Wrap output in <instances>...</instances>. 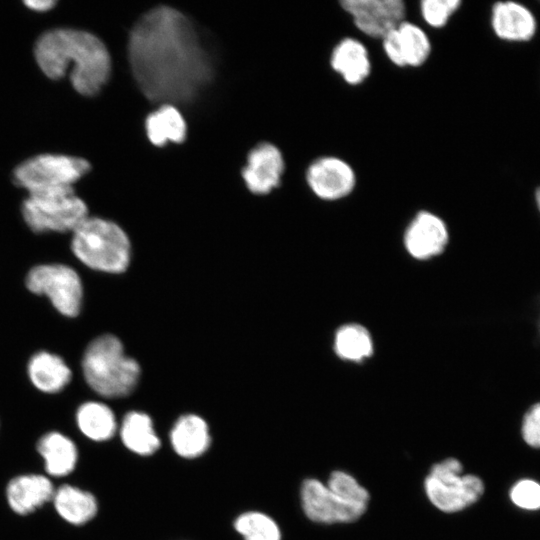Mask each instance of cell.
<instances>
[{
  "label": "cell",
  "instance_id": "obj_1",
  "mask_svg": "<svg viewBox=\"0 0 540 540\" xmlns=\"http://www.w3.org/2000/svg\"><path fill=\"white\" fill-rule=\"evenodd\" d=\"M133 77L147 99L160 104L191 101L212 76V65L192 22L158 6L133 25L128 40Z\"/></svg>",
  "mask_w": 540,
  "mask_h": 540
},
{
  "label": "cell",
  "instance_id": "obj_2",
  "mask_svg": "<svg viewBox=\"0 0 540 540\" xmlns=\"http://www.w3.org/2000/svg\"><path fill=\"white\" fill-rule=\"evenodd\" d=\"M34 54L42 72L53 80L62 78L71 65V84L84 96L97 94L111 73V58L105 44L83 30H49L37 40Z\"/></svg>",
  "mask_w": 540,
  "mask_h": 540
},
{
  "label": "cell",
  "instance_id": "obj_3",
  "mask_svg": "<svg viewBox=\"0 0 540 540\" xmlns=\"http://www.w3.org/2000/svg\"><path fill=\"white\" fill-rule=\"evenodd\" d=\"M84 378L100 396L118 398L130 394L140 377L137 361L124 353L114 335H102L86 348L82 359Z\"/></svg>",
  "mask_w": 540,
  "mask_h": 540
},
{
  "label": "cell",
  "instance_id": "obj_4",
  "mask_svg": "<svg viewBox=\"0 0 540 540\" xmlns=\"http://www.w3.org/2000/svg\"><path fill=\"white\" fill-rule=\"evenodd\" d=\"M74 255L91 269L124 272L130 262V242L116 223L87 217L74 231L71 241Z\"/></svg>",
  "mask_w": 540,
  "mask_h": 540
},
{
  "label": "cell",
  "instance_id": "obj_5",
  "mask_svg": "<svg viewBox=\"0 0 540 540\" xmlns=\"http://www.w3.org/2000/svg\"><path fill=\"white\" fill-rule=\"evenodd\" d=\"M22 214L36 233H63L73 232L88 217V208L74 189L68 188L29 194L23 202Z\"/></svg>",
  "mask_w": 540,
  "mask_h": 540
},
{
  "label": "cell",
  "instance_id": "obj_6",
  "mask_svg": "<svg viewBox=\"0 0 540 540\" xmlns=\"http://www.w3.org/2000/svg\"><path fill=\"white\" fill-rule=\"evenodd\" d=\"M424 490L438 510L455 513L477 502L484 492V484L478 476L463 474L462 463L449 457L431 467L424 480Z\"/></svg>",
  "mask_w": 540,
  "mask_h": 540
},
{
  "label": "cell",
  "instance_id": "obj_7",
  "mask_svg": "<svg viewBox=\"0 0 540 540\" xmlns=\"http://www.w3.org/2000/svg\"><path fill=\"white\" fill-rule=\"evenodd\" d=\"M90 168L83 158L42 154L18 165L13 176L18 186L32 194L73 188Z\"/></svg>",
  "mask_w": 540,
  "mask_h": 540
},
{
  "label": "cell",
  "instance_id": "obj_8",
  "mask_svg": "<svg viewBox=\"0 0 540 540\" xmlns=\"http://www.w3.org/2000/svg\"><path fill=\"white\" fill-rule=\"evenodd\" d=\"M29 291L46 295L62 315L75 317L79 314L83 286L77 272L64 264H42L33 267L26 276Z\"/></svg>",
  "mask_w": 540,
  "mask_h": 540
},
{
  "label": "cell",
  "instance_id": "obj_9",
  "mask_svg": "<svg viewBox=\"0 0 540 540\" xmlns=\"http://www.w3.org/2000/svg\"><path fill=\"white\" fill-rule=\"evenodd\" d=\"M300 497L305 515L320 524L352 523L367 510L315 478L303 481Z\"/></svg>",
  "mask_w": 540,
  "mask_h": 540
},
{
  "label": "cell",
  "instance_id": "obj_10",
  "mask_svg": "<svg viewBox=\"0 0 540 540\" xmlns=\"http://www.w3.org/2000/svg\"><path fill=\"white\" fill-rule=\"evenodd\" d=\"M341 8L364 35L382 40L406 20L402 0H342Z\"/></svg>",
  "mask_w": 540,
  "mask_h": 540
},
{
  "label": "cell",
  "instance_id": "obj_11",
  "mask_svg": "<svg viewBox=\"0 0 540 540\" xmlns=\"http://www.w3.org/2000/svg\"><path fill=\"white\" fill-rule=\"evenodd\" d=\"M305 178L308 187L320 199L336 201L350 195L357 183L353 167L337 156H321L307 167Z\"/></svg>",
  "mask_w": 540,
  "mask_h": 540
},
{
  "label": "cell",
  "instance_id": "obj_12",
  "mask_svg": "<svg viewBox=\"0 0 540 540\" xmlns=\"http://www.w3.org/2000/svg\"><path fill=\"white\" fill-rule=\"evenodd\" d=\"M389 61L397 67L416 68L426 63L432 45L426 32L417 24L403 21L382 40Z\"/></svg>",
  "mask_w": 540,
  "mask_h": 540
},
{
  "label": "cell",
  "instance_id": "obj_13",
  "mask_svg": "<svg viewBox=\"0 0 540 540\" xmlns=\"http://www.w3.org/2000/svg\"><path fill=\"white\" fill-rule=\"evenodd\" d=\"M285 164L281 151L268 142L256 145L248 154L242 177L255 194H267L281 183Z\"/></svg>",
  "mask_w": 540,
  "mask_h": 540
},
{
  "label": "cell",
  "instance_id": "obj_14",
  "mask_svg": "<svg viewBox=\"0 0 540 540\" xmlns=\"http://www.w3.org/2000/svg\"><path fill=\"white\" fill-rule=\"evenodd\" d=\"M449 240L445 222L436 214L420 211L408 225L404 243L407 251L416 259H429L440 254Z\"/></svg>",
  "mask_w": 540,
  "mask_h": 540
},
{
  "label": "cell",
  "instance_id": "obj_15",
  "mask_svg": "<svg viewBox=\"0 0 540 540\" xmlns=\"http://www.w3.org/2000/svg\"><path fill=\"white\" fill-rule=\"evenodd\" d=\"M329 63L332 70L351 86L362 84L371 73L369 52L353 37H345L334 46Z\"/></svg>",
  "mask_w": 540,
  "mask_h": 540
},
{
  "label": "cell",
  "instance_id": "obj_16",
  "mask_svg": "<svg viewBox=\"0 0 540 540\" xmlns=\"http://www.w3.org/2000/svg\"><path fill=\"white\" fill-rule=\"evenodd\" d=\"M54 487L50 479L40 474L20 475L10 480L6 497L10 508L27 515L52 500Z\"/></svg>",
  "mask_w": 540,
  "mask_h": 540
},
{
  "label": "cell",
  "instance_id": "obj_17",
  "mask_svg": "<svg viewBox=\"0 0 540 540\" xmlns=\"http://www.w3.org/2000/svg\"><path fill=\"white\" fill-rule=\"evenodd\" d=\"M491 26L494 33L503 40L527 41L535 34L536 20L524 5L502 1L492 7Z\"/></svg>",
  "mask_w": 540,
  "mask_h": 540
},
{
  "label": "cell",
  "instance_id": "obj_18",
  "mask_svg": "<svg viewBox=\"0 0 540 540\" xmlns=\"http://www.w3.org/2000/svg\"><path fill=\"white\" fill-rule=\"evenodd\" d=\"M27 372L32 384L44 393L60 392L72 377L65 361L47 351H39L30 358Z\"/></svg>",
  "mask_w": 540,
  "mask_h": 540
},
{
  "label": "cell",
  "instance_id": "obj_19",
  "mask_svg": "<svg viewBox=\"0 0 540 540\" xmlns=\"http://www.w3.org/2000/svg\"><path fill=\"white\" fill-rule=\"evenodd\" d=\"M37 450L44 459L46 472L54 477L70 474L77 463L78 451L74 442L60 432H49L43 435Z\"/></svg>",
  "mask_w": 540,
  "mask_h": 540
},
{
  "label": "cell",
  "instance_id": "obj_20",
  "mask_svg": "<svg viewBox=\"0 0 540 540\" xmlns=\"http://www.w3.org/2000/svg\"><path fill=\"white\" fill-rule=\"evenodd\" d=\"M170 439L175 452L185 458L200 456L210 444L207 423L193 414L181 416L177 420L171 430Z\"/></svg>",
  "mask_w": 540,
  "mask_h": 540
},
{
  "label": "cell",
  "instance_id": "obj_21",
  "mask_svg": "<svg viewBox=\"0 0 540 540\" xmlns=\"http://www.w3.org/2000/svg\"><path fill=\"white\" fill-rule=\"evenodd\" d=\"M52 501L60 517L73 525L85 524L97 513L94 495L72 485L65 484L55 490Z\"/></svg>",
  "mask_w": 540,
  "mask_h": 540
},
{
  "label": "cell",
  "instance_id": "obj_22",
  "mask_svg": "<svg viewBox=\"0 0 540 540\" xmlns=\"http://www.w3.org/2000/svg\"><path fill=\"white\" fill-rule=\"evenodd\" d=\"M150 142L163 146L167 142L181 143L186 137V123L179 110L172 104H162L151 112L145 121Z\"/></svg>",
  "mask_w": 540,
  "mask_h": 540
},
{
  "label": "cell",
  "instance_id": "obj_23",
  "mask_svg": "<svg viewBox=\"0 0 540 540\" xmlns=\"http://www.w3.org/2000/svg\"><path fill=\"white\" fill-rule=\"evenodd\" d=\"M121 438L128 449L140 455H150L160 446L150 417L142 412L132 411L125 415Z\"/></svg>",
  "mask_w": 540,
  "mask_h": 540
},
{
  "label": "cell",
  "instance_id": "obj_24",
  "mask_svg": "<svg viewBox=\"0 0 540 540\" xmlns=\"http://www.w3.org/2000/svg\"><path fill=\"white\" fill-rule=\"evenodd\" d=\"M80 431L94 441L110 439L116 430V419L112 410L101 402L83 403L76 412Z\"/></svg>",
  "mask_w": 540,
  "mask_h": 540
},
{
  "label": "cell",
  "instance_id": "obj_25",
  "mask_svg": "<svg viewBox=\"0 0 540 540\" xmlns=\"http://www.w3.org/2000/svg\"><path fill=\"white\" fill-rule=\"evenodd\" d=\"M334 346L337 355L349 361H362L373 352L369 332L355 324L343 326L337 331Z\"/></svg>",
  "mask_w": 540,
  "mask_h": 540
},
{
  "label": "cell",
  "instance_id": "obj_26",
  "mask_svg": "<svg viewBox=\"0 0 540 540\" xmlns=\"http://www.w3.org/2000/svg\"><path fill=\"white\" fill-rule=\"evenodd\" d=\"M235 529L244 540H281V532L277 523L266 514L246 512L234 523Z\"/></svg>",
  "mask_w": 540,
  "mask_h": 540
},
{
  "label": "cell",
  "instance_id": "obj_27",
  "mask_svg": "<svg viewBox=\"0 0 540 540\" xmlns=\"http://www.w3.org/2000/svg\"><path fill=\"white\" fill-rule=\"evenodd\" d=\"M460 5V0H423L420 13L427 25L439 29L448 24Z\"/></svg>",
  "mask_w": 540,
  "mask_h": 540
},
{
  "label": "cell",
  "instance_id": "obj_28",
  "mask_svg": "<svg viewBox=\"0 0 540 540\" xmlns=\"http://www.w3.org/2000/svg\"><path fill=\"white\" fill-rule=\"evenodd\" d=\"M510 498L520 508L540 509V484L529 479L518 481L510 491Z\"/></svg>",
  "mask_w": 540,
  "mask_h": 540
},
{
  "label": "cell",
  "instance_id": "obj_29",
  "mask_svg": "<svg viewBox=\"0 0 540 540\" xmlns=\"http://www.w3.org/2000/svg\"><path fill=\"white\" fill-rule=\"evenodd\" d=\"M522 436L527 444L540 448V402L533 404L522 420Z\"/></svg>",
  "mask_w": 540,
  "mask_h": 540
},
{
  "label": "cell",
  "instance_id": "obj_30",
  "mask_svg": "<svg viewBox=\"0 0 540 540\" xmlns=\"http://www.w3.org/2000/svg\"><path fill=\"white\" fill-rule=\"evenodd\" d=\"M24 4L29 8L37 12H44L56 5L55 1L52 0H30L25 1Z\"/></svg>",
  "mask_w": 540,
  "mask_h": 540
},
{
  "label": "cell",
  "instance_id": "obj_31",
  "mask_svg": "<svg viewBox=\"0 0 540 540\" xmlns=\"http://www.w3.org/2000/svg\"><path fill=\"white\" fill-rule=\"evenodd\" d=\"M537 304H538L537 305L538 314H537V317L535 319V329H536V333H537L538 338H540V297L537 300Z\"/></svg>",
  "mask_w": 540,
  "mask_h": 540
},
{
  "label": "cell",
  "instance_id": "obj_32",
  "mask_svg": "<svg viewBox=\"0 0 540 540\" xmlns=\"http://www.w3.org/2000/svg\"><path fill=\"white\" fill-rule=\"evenodd\" d=\"M535 198H536V204H537L538 210L540 212V187L536 190Z\"/></svg>",
  "mask_w": 540,
  "mask_h": 540
}]
</instances>
